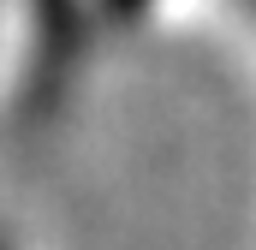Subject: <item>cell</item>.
Wrapping results in <instances>:
<instances>
[{
	"label": "cell",
	"mask_w": 256,
	"mask_h": 250,
	"mask_svg": "<svg viewBox=\"0 0 256 250\" xmlns=\"http://www.w3.org/2000/svg\"><path fill=\"white\" fill-rule=\"evenodd\" d=\"M0 250H6V244H0Z\"/></svg>",
	"instance_id": "obj_1"
}]
</instances>
